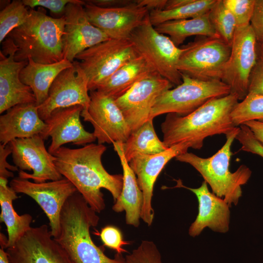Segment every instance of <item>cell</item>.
<instances>
[{
    "mask_svg": "<svg viewBox=\"0 0 263 263\" xmlns=\"http://www.w3.org/2000/svg\"><path fill=\"white\" fill-rule=\"evenodd\" d=\"M106 150L103 144L92 143L77 149L62 146L53 154L58 172L98 213L106 207L101 188L108 190L115 202L123 186V175L111 174L102 165L101 158Z\"/></svg>",
    "mask_w": 263,
    "mask_h": 263,
    "instance_id": "obj_1",
    "label": "cell"
},
{
    "mask_svg": "<svg viewBox=\"0 0 263 263\" xmlns=\"http://www.w3.org/2000/svg\"><path fill=\"white\" fill-rule=\"evenodd\" d=\"M237 95H227L209 100L190 114L182 116L168 113L161 125L163 142L169 148L187 142L199 150L205 139L216 134L225 135L236 127L231 113L239 103Z\"/></svg>",
    "mask_w": 263,
    "mask_h": 263,
    "instance_id": "obj_2",
    "label": "cell"
},
{
    "mask_svg": "<svg viewBox=\"0 0 263 263\" xmlns=\"http://www.w3.org/2000/svg\"><path fill=\"white\" fill-rule=\"evenodd\" d=\"M99 217L77 191L66 201L60 214L59 235L54 239L74 263H126L122 254L107 256L93 241L90 230Z\"/></svg>",
    "mask_w": 263,
    "mask_h": 263,
    "instance_id": "obj_3",
    "label": "cell"
},
{
    "mask_svg": "<svg viewBox=\"0 0 263 263\" xmlns=\"http://www.w3.org/2000/svg\"><path fill=\"white\" fill-rule=\"evenodd\" d=\"M65 24L64 17H50L43 8L29 10L26 21L7 36L17 48L15 60L27 61L30 58L45 64L62 60L64 59L63 36Z\"/></svg>",
    "mask_w": 263,
    "mask_h": 263,
    "instance_id": "obj_4",
    "label": "cell"
},
{
    "mask_svg": "<svg viewBox=\"0 0 263 263\" xmlns=\"http://www.w3.org/2000/svg\"><path fill=\"white\" fill-rule=\"evenodd\" d=\"M240 127H235L226 135L223 147L208 158H202L191 152H185L175 157L176 160L189 164L202 175L212 190L213 193L223 199L230 207L237 205L242 196V186L245 184L251 175L250 169L240 166L234 172L229 169L232 153V144Z\"/></svg>",
    "mask_w": 263,
    "mask_h": 263,
    "instance_id": "obj_5",
    "label": "cell"
},
{
    "mask_svg": "<svg viewBox=\"0 0 263 263\" xmlns=\"http://www.w3.org/2000/svg\"><path fill=\"white\" fill-rule=\"evenodd\" d=\"M182 83L164 92L157 98L150 119L165 113L185 116L206 102L230 94V87L222 81H203L181 74Z\"/></svg>",
    "mask_w": 263,
    "mask_h": 263,
    "instance_id": "obj_6",
    "label": "cell"
},
{
    "mask_svg": "<svg viewBox=\"0 0 263 263\" xmlns=\"http://www.w3.org/2000/svg\"><path fill=\"white\" fill-rule=\"evenodd\" d=\"M129 39L138 55L156 72L172 85L178 86L182 83L181 73L177 67L182 49L155 29L150 20L149 14L132 32Z\"/></svg>",
    "mask_w": 263,
    "mask_h": 263,
    "instance_id": "obj_7",
    "label": "cell"
},
{
    "mask_svg": "<svg viewBox=\"0 0 263 263\" xmlns=\"http://www.w3.org/2000/svg\"><path fill=\"white\" fill-rule=\"evenodd\" d=\"M177 67L183 74L203 80H221L231 45L220 37L199 36L181 47Z\"/></svg>",
    "mask_w": 263,
    "mask_h": 263,
    "instance_id": "obj_8",
    "label": "cell"
},
{
    "mask_svg": "<svg viewBox=\"0 0 263 263\" xmlns=\"http://www.w3.org/2000/svg\"><path fill=\"white\" fill-rule=\"evenodd\" d=\"M138 56L129 39L110 38L79 53L75 60L85 73L89 90L92 91Z\"/></svg>",
    "mask_w": 263,
    "mask_h": 263,
    "instance_id": "obj_9",
    "label": "cell"
},
{
    "mask_svg": "<svg viewBox=\"0 0 263 263\" xmlns=\"http://www.w3.org/2000/svg\"><path fill=\"white\" fill-rule=\"evenodd\" d=\"M257 41L250 25L237 28L229 58L225 64L221 81L230 89V94L243 100L247 95L249 78L257 59Z\"/></svg>",
    "mask_w": 263,
    "mask_h": 263,
    "instance_id": "obj_10",
    "label": "cell"
},
{
    "mask_svg": "<svg viewBox=\"0 0 263 263\" xmlns=\"http://www.w3.org/2000/svg\"><path fill=\"white\" fill-rule=\"evenodd\" d=\"M89 94V105L81 116L93 125L98 144L125 143L132 131L115 100L96 90Z\"/></svg>",
    "mask_w": 263,
    "mask_h": 263,
    "instance_id": "obj_11",
    "label": "cell"
},
{
    "mask_svg": "<svg viewBox=\"0 0 263 263\" xmlns=\"http://www.w3.org/2000/svg\"><path fill=\"white\" fill-rule=\"evenodd\" d=\"M13 161L20 170L19 177L35 183L57 180L63 178L54 163L55 157L47 150L40 135L16 139L9 143Z\"/></svg>",
    "mask_w": 263,
    "mask_h": 263,
    "instance_id": "obj_12",
    "label": "cell"
},
{
    "mask_svg": "<svg viewBox=\"0 0 263 263\" xmlns=\"http://www.w3.org/2000/svg\"><path fill=\"white\" fill-rule=\"evenodd\" d=\"M10 187L17 193L26 194L38 204L48 217L53 238L57 237L60 231V214L63 206L77 191L73 184L64 177L35 183L17 177L11 180Z\"/></svg>",
    "mask_w": 263,
    "mask_h": 263,
    "instance_id": "obj_13",
    "label": "cell"
},
{
    "mask_svg": "<svg viewBox=\"0 0 263 263\" xmlns=\"http://www.w3.org/2000/svg\"><path fill=\"white\" fill-rule=\"evenodd\" d=\"M88 80L75 60L73 65L61 72L49 90L47 99L38 106L41 119L45 121L55 110L76 105L87 109L90 102Z\"/></svg>",
    "mask_w": 263,
    "mask_h": 263,
    "instance_id": "obj_14",
    "label": "cell"
},
{
    "mask_svg": "<svg viewBox=\"0 0 263 263\" xmlns=\"http://www.w3.org/2000/svg\"><path fill=\"white\" fill-rule=\"evenodd\" d=\"M172 86L169 81L154 71L115 100L132 132L150 119L151 110L158 97Z\"/></svg>",
    "mask_w": 263,
    "mask_h": 263,
    "instance_id": "obj_15",
    "label": "cell"
},
{
    "mask_svg": "<svg viewBox=\"0 0 263 263\" xmlns=\"http://www.w3.org/2000/svg\"><path fill=\"white\" fill-rule=\"evenodd\" d=\"M5 251L9 263H74L46 225L32 227Z\"/></svg>",
    "mask_w": 263,
    "mask_h": 263,
    "instance_id": "obj_16",
    "label": "cell"
},
{
    "mask_svg": "<svg viewBox=\"0 0 263 263\" xmlns=\"http://www.w3.org/2000/svg\"><path fill=\"white\" fill-rule=\"evenodd\" d=\"M191 145L182 142L173 145L165 151L155 154L138 153L129 164L134 172L143 196L141 219L148 226L151 225L154 211L152 207L153 188L159 174L172 158L188 152Z\"/></svg>",
    "mask_w": 263,
    "mask_h": 263,
    "instance_id": "obj_17",
    "label": "cell"
},
{
    "mask_svg": "<svg viewBox=\"0 0 263 263\" xmlns=\"http://www.w3.org/2000/svg\"><path fill=\"white\" fill-rule=\"evenodd\" d=\"M17 48L7 37L2 42L0 51V113L19 104L36 103L31 89L23 84L19 77L27 61H17Z\"/></svg>",
    "mask_w": 263,
    "mask_h": 263,
    "instance_id": "obj_18",
    "label": "cell"
},
{
    "mask_svg": "<svg viewBox=\"0 0 263 263\" xmlns=\"http://www.w3.org/2000/svg\"><path fill=\"white\" fill-rule=\"evenodd\" d=\"M84 1V8L91 23L112 39H129L132 32L149 14L148 9L137 0L124 6L110 8Z\"/></svg>",
    "mask_w": 263,
    "mask_h": 263,
    "instance_id": "obj_19",
    "label": "cell"
},
{
    "mask_svg": "<svg viewBox=\"0 0 263 263\" xmlns=\"http://www.w3.org/2000/svg\"><path fill=\"white\" fill-rule=\"evenodd\" d=\"M84 5L70 3L66 7L63 36L64 58L73 63L82 52L110 38L90 22Z\"/></svg>",
    "mask_w": 263,
    "mask_h": 263,
    "instance_id": "obj_20",
    "label": "cell"
},
{
    "mask_svg": "<svg viewBox=\"0 0 263 263\" xmlns=\"http://www.w3.org/2000/svg\"><path fill=\"white\" fill-rule=\"evenodd\" d=\"M83 110L81 105L57 109L44 121L47 126L41 136L44 140L51 137L48 150L51 154L67 143L84 146L96 140L93 132L85 130L81 122Z\"/></svg>",
    "mask_w": 263,
    "mask_h": 263,
    "instance_id": "obj_21",
    "label": "cell"
},
{
    "mask_svg": "<svg viewBox=\"0 0 263 263\" xmlns=\"http://www.w3.org/2000/svg\"><path fill=\"white\" fill-rule=\"evenodd\" d=\"M176 187L189 190L197 197L198 213L188 229L189 235L193 237L199 235L205 227L220 233L229 230L230 223L229 206L222 198L209 191L207 183L204 181L198 188H190L177 181Z\"/></svg>",
    "mask_w": 263,
    "mask_h": 263,
    "instance_id": "obj_22",
    "label": "cell"
},
{
    "mask_svg": "<svg viewBox=\"0 0 263 263\" xmlns=\"http://www.w3.org/2000/svg\"><path fill=\"white\" fill-rule=\"evenodd\" d=\"M46 124L41 119L36 103L19 104L0 116V142L7 145L18 138L43 135Z\"/></svg>",
    "mask_w": 263,
    "mask_h": 263,
    "instance_id": "obj_23",
    "label": "cell"
},
{
    "mask_svg": "<svg viewBox=\"0 0 263 263\" xmlns=\"http://www.w3.org/2000/svg\"><path fill=\"white\" fill-rule=\"evenodd\" d=\"M113 144L123 169V186L121 193L114 202L112 209L117 213L125 211L126 224L137 227L140 225L143 193L136 176L125 157L123 143L115 142Z\"/></svg>",
    "mask_w": 263,
    "mask_h": 263,
    "instance_id": "obj_24",
    "label": "cell"
},
{
    "mask_svg": "<svg viewBox=\"0 0 263 263\" xmlns=\"http://www.w3.org/2000/svg\"><path fill=\"white\" fill-rule=\"evenodd\" d=\"M154 71L144 57L138 56L121 67L100 84L96 90L116 100L125 94L138 81Z\"/></svg>",
    "mask_w": 263,
    "mask_h": 263,
    "instance_id": "obj_25",
    "label": "cell"
},
{
    "mask_svg": "<svg viewBox=\"0 0 263 263\" xmlns=\"http://www.w3.org/2000/svg\"><path fill=\"white\" fill-rule=\"evenodd\" d=\"M72 65L73 63L65 58L57 62L45 64L29 58L27 64L20 73V79L31 89L38 106L47 99L50 88L58 74Z\"/></svg>",
    "mask_w": 263,
    "mask_h": 263,
    "instance_id": "obj_26",
    "label": "cell"
},
{
    "mask_svg": "<svg viewBox=\"0 0 263 263\" xmlns=\"http://www.w3.org/2000/svg\"><path fill=\"white\" fill-rule=\"evenodd\" d=\"M8 179L0 178V221L5 224L8 233L5 249L15 245L17 242L32 227V216L28 213L19 215L13 206V202L18 198L17 193L8 186Z\"/></svg>",
    "mask_w": 263,
    "mask_h": 263,
    "instance_id": "obj_27",
    "label": "cell"
},
{
    "mask_svg": "<svg viewBox=\"0 0 263 263\" xmlns=\"http://www.w3.org/2000/svg\"><path fill=\"white\" fill-rule=\"evenodd\" d=\"M209 12L192 19L168 21L154 27L159 33L168 35L177 47L192 36L220 37L210 22Z\"/></svg>",
    "mask_w": 263,
    "mask_h": 263,
    "instance_id": "obj_28",
    "label": "cell"
},
{
    "mask_svg": "<svg viewBox=\"0 0 263 263\" xmlns=\"http://www.w3.org/2000/svg\"><path fill=\"white\" fill-rule=\"evenodd\" d=\"M153 119L148 120L132 132L126 141L123 143L124 155L128 162L136 154H155L169 148L158 137Z\"/></svg>",
    "mask_w": 263,
    "mask_h": 263,
    "instance_id": "obj_29",
    "label": "cell"
},
{
    "mask_svg": "<svg viewBox=\"0 0 263 263\" xmlns=\"http://www.w3.org/2000/svg\"><path fill=\"white\" fill-rule=\"evenodd\" d=\"M216 1L217 0H192L188 4L177 8L150 11V20L155 27L168 21L194 18L208 13Z\"/></svg>",
    "mask_w": 263,
    "mask_h": 263,
    "instance_id": "obj_30",
    "label": "cell"
},
{
    "mask_svg": "<svg viewBox=\"0 0 263 263\" xmlns=\"http://www.w3.org/2000/svg\"><path fill=\"white\" fill-rule=\"evenodd\" d=\"M209 18L219 37L231 45L237 24L234 17L223 0H217L209 12Z\"/></svg>",
    "mask_w": 263,
    "mask_h": 263,
    "instance_id": "obj_31",
    "label": "cell"
},
{
    "mask_svg": "<svg viewBox=\"0 0 263 263\" xmlns=\"http://www.w3.org/2000/svg\"><path fill=\"white\" fill-rule=\"evenodd\" d=\"M231 117L236 127L251 120L263 122V95L248 93L235 107Z\"/></svg>",
    "mask_w": 263,
    "mask_h": 263,
    "instance_id": "obj_32",
    "label": "cell"
},
{
    "mask_svg": "<svg viewBox=\"0 0 263 263\" xmlns=\"http://www.w3.org/2000/svg\"><path fill=\"white\" fill-rule=\"evenodd\" d=\"M29 10L22 0H14L0 12V42L7 38L16 28L27 19Z\"/></svg>",
    "mask_w": 263,
    "mask_h": 263,
    "instance_id": "obj_33",
    "label": "cell"
},
{
    "mask_svg": "<svg viewBox=\"0 0 263 263\" xmlns=\"http://www.w3.org/2000/svg\"><path fill=\"white\" fill-rule=\"evenodd\" d=\"M125 258L126 263H163L156 245L153 242L148 240L142 241Z\"/></svg>",
    "mask_w": 263,
    "mask_h": 263,
    "instance_id": "obj_34",
    "label": "cell"
},
{
    "mask_svg": "<svg viewBox=\"0 0 263 263\" xmlns=\"http://www.w3.org/2000/svg\"><path fill=\"white\" fill-rule=\"evenodd\" d=\"M236 20L237 28L250 25L255 0H223Z\"/></svg>",
    "mask_w": 263,
    "mask_h": 263,
    "instance_id": "obj_35",
    "label": "cell"
},
{
    "mask_svg": "<svg viewBox=\"0 0 263 263\" xmlns=\"http://www.w3.org/2000/svg\"><path fill=\"white\" fill-rule=\"evenodd\" d=\"M98 233L104 246L115 250L119 254L127 252L123 247L130 243L124 240L121 230L116 226L106 225Z\"/></svg>",
    "mask_w": 263,
    "mask_h": 263,
    "instance_id": "obj_36",
    "label": "cell"
},
{
    "mask_svg": "<svg viewBox=\"0 0 263 263\" xmlns=\"http://www.w3.org/2000/svg\"><path fill=\"white\" fill-rule=\"evenodd\" d=\"M26 7L34 9L36 7L48 9L55 18L64 17L66 6L70 3L85 4L84 0H22Z\"/></svg>",
    "mask_w": 263,
    "mask_h": 263,
    "instance_id": "obj_37",
    "label": "cell"
},
{
    "mask_svg": "<svg viewBox=\"0 0 263 263\" xmlns=\"http://www.w3.org/2000/svg\"><path fill=\"white\" fill-rule=\"evenodd\" d=\"M235 139L241 144V150L263 158V144L255 137L247 126L244 124L240 125Z\"/></svg>",
    "mask_w": 263,
    "mask_h": 263,
    "instance_id": "obj_38",
    "label": "cell"
},
{
    "mask_svg": "<svg viewBox=\"0 0 263 263\" xmlns=\"http://www.w3.org/2000/svg\"><path fill=\"white\" fill-rule=\"evenodd\" d=\"M248 93L263 95V57L258 55L250 76Z\"/></svg>",
    "mask_w": 263,
    "mask_h": 263,
    "instance_id": "obj_39",
    "label": "cell"
},
{
    "mask_svg": "<svg viewBox=\"0 0 263 263\" xmlns=\"http://www.w3.org/2000/svg\"><path fill=\"white\" fill-rule=\"evenodd\" d=\"M250 25L257 43L263 40V0H255Z\"/></svg>",
    "mask_w": 263,
    "mask_h": 263,
    "instance_id": "obj_40",
    "label": "cell"
},
{
    "mask_svg": "<svg viewBox=\"0 0 263 263\" xmlns=\"http://www.w3.org/2000/svg\"><path fill=\"white\" fill-rule=\"evenodd\" d=\"M12 153V150L9 144H0V178L8 179L13 177L12 171H19V168L16 166L10 165L7 161V157Z\"/></svg>",
    "mask_w": 263,
    "mask_h": 263,
    "instance_id": "obj_41",
    "label": "cell"
},
{
    "mask_svg": "<svg viewBox=\"0 0 263 263\" xmlns=\"http://www.w3.org/2000/svg\"><path fill=\"white\" fill-rule=\"evenodd\" d=\"M86 1L99 7L110 8L127 5L133 2L134 0H88Z\"/></svg>",
    "mask_w": 263,
    "mask_h": 263,
    "instance_id": "obj_42",
    "label": "cell"
},
{
    "mask_svg": "<svg viewBox=\"0 0 263 263\" xmlns=\"http://www.w3.org/2000/svg\"><path fill=\"white\" fill-rule=\"evenodd\" d=\"M137 2L147 8L150 12L164 10L167 0H137Z\"/></svg>",
    "mask_w": 263,
    "mask_h": 263,
    "instance_id": "obj_43",
    "label": "cell"
},
{
    "mask_svg": "<svg viewBox=\"0 0 263 263\" xmlns=\"http://www.w3.org/2000/svg\"><path fill=\"white\" fill-rule=\"evenodd\" d=\"M244 124L247 126L255 137L263 144V122L251 120L247 121Z\"/></svg>",
    "mask_w": 263,
    "mask_h": 263,
    "instance_id": "obj_44",
    "label": "cell"
},
{
    "mask_svg": "<svg viewBox=\"0 0 263 263\" xmlns=\"http://www.w3.org/2000/svg\"><path fill=\"white\" fill-rule=\"evenodd\" d=\"M192 0H167L165 10H169L183 6L190 2Z\"/></svg>",
    "mask_w": 263,
    "mask_h": 263,
    "instance_id": "obj_45",
    "label": "cell"
},
{
    "mask_svg": "<svg viewBox=\"0 0 263 263\" xmlns=\"http://www.w3.org/2000/svg\"><path fill=\"white\" fill-rule=\"evenodd\" d=\"M0 263H9L5 249L2 247L0 248Z\"/></svg>",
    "mask_w": 263,
    "mask_h": 263,
    "instance_id": "obj_46",
    "label": "cell"
},
{
    "mask_svg": "<svg viewBox=\"0 0 263 263\" xmlns=\"http://www.w3.org/2000/svg\"><path fill=\"white\" fill-rule=\"evenodd\" d=\"M257 55L263 57V40L257 44Z\"/></svg>",
    "mask_w": 263,
    "mask_h": 263,
    "instance_id": "obj_47",
    "label": "cell"
}]
</instances>
